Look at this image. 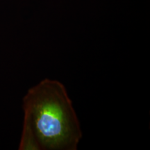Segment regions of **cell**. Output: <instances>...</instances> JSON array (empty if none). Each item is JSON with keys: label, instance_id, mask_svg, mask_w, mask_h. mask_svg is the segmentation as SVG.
Instances as JSON below:
<instances>
[{"label": "cell", "instance_id": "6da1fadb", "mask_svg": "<svg viewBox=\"0 0 150 150\" xmlns=\"http://www.w3.org/2000/svg\"><path fill=\"white\" fill-rule=\"evenodd\" d=\"M24 120L32 128L40 150H76L82 138L79 121L65 86L49 79L23 98Z\"/></svg>", "mask_w": 150, "mask_h": 150}, {"label": "cell", "instance_id": "7a4b0ae2", "mask_svg": "<svg viewBox=\"0 0 150 150\" xmlns=\"http://www.w3.org/2000/svg\"><path fill=\"white\" fill-rule=\"evenodd\" d=\"M20 150H40L32 128L27 122H23L21 140L19 145Z\"/></svg>", "mask_w": 150, "mask_h": 150}]
</instances>
